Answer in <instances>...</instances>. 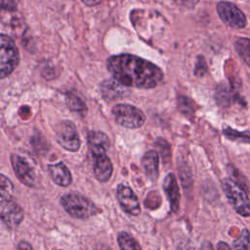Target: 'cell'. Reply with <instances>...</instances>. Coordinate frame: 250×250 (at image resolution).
Returning a JSON list of instances; mask_svg holds the SVG:
<instances>
[{
	"label": "cell",
	"instance_id": "6da1fadb",
	"mask_svg": "<svg viewBox=\"0 0 250 250\" xmlns=\"http://www.w3.org/2000/svg\"><path fill=\"white\" fill-rule=\"evenodd\" d=\"M106 65L114 79L125 87L151 89L163 79V72L157 65L130 54L112 56Z\"/></svg>",
	"mask_w": 250,
	"mask_h": 250
},
{
	"label": "cell",
	"instance_id": "7a4b0ae2",
	"mask_svg": "<svg viewBox=\"0 0 250 250\" xmlns=\"http://www.w3.org/2000/svg\"><path fill=\"white\" fill-rule=\"evenodd\" d=\"M61 204L66 213L75 219H88L100 212L93 201L86 196L75 192L62 195Z\"/></svg>",
	"mask_w": 250,
	"mask_h": 250
},
{
	"label": "cell",
	"instance_id": "3957f363",
	"mask_svg": "<svg viewBox=\"0 0 250 250\" xmlns=\"http://www.w3.org/2000/svg\"><path fill=\"white\" fill-rule=\"evenodd\" d=\"M11 164L16 177L21 183L29 188H35L39 185V173L32 159L18 153H12Z\"/></svg>",
	"mask_w": 250,
	"mask_h": 250
},
{
	"label": "cell",
	"instance_id": "277c9868",
	"mask_svg": "<svg viewBox=\"0 0 250 250\" xmlns=\"http://www.w3.org/2000/svg\"><path fill=\"white\" fill-rule=\"evenodd\" d=\"M223 190L233 207V209L243 217L250 216V199L245 192L244 188H241L234 180L226 178L222 182Z\"/></svg>",
	"mask_w": 250,
	"mask_h": 250
},
{
	"label": "cell",
	"instance_id": "5b68a950",
	"mask_svg": "<svg viewBox=\"0 0 250 250\" xmlns=\"http://www.w3.org/2000/svg\"><path fill=\"white\" fill-rule=\"evenodd\" d=\"M20 52L14 40L7 34L0 35V76H9L18 66Z\"/></svg>",
	"mask_w": 250,
	"mask_h": 250
},
{
	"label": "cell",
	"instance_id": "8992f818",
	"mask_svg": "<svg viewBox=\"0 0 250 250\" xmlns=\"http://www.w3.org/2000/svg\"><path fill=\"white\" fill-rule=\"evenodd\" d=\"M111 112L116 123L128 129L140 128L146 122L145 113L132 104H117L112 107Z\"/></svg>",
	"mask_w": 250,
	"mask_h": 250
},
{
	"label": "cell",
	"instance_id": "52a82bcc",
	"mask_svg": "<svg viewBox=\"0 0 250 250\" xmlns=\"http://www.w3.org/2000/svg\"><path fill=\"white\" fill-rule=\"evenodd\" d=\"M57 142L68 151H77L81 141L76 126L69 120H63L56 127Z\"/></svg>",
	"mask_w": 250,
	"mask_h": 250
},
{
	"label": "cell",
	"instance_id": "ba28073f",
	"mask_svg": "<svg viewBox=\"0 0 250 250\" xmlns=\"http://www.w3.org/2000/svg\"><path fill=\"white\" fill-rule=\"evenodd\" d=\"M217 13L220 19L231 28L241 29L245 27L247 23L243 12L231 2L220 1L217 4Z\"/></svg>",
	"mask_w": 250,
	"mask_h": 250
},
{
	"label": "cell",
	"instance_id": "9c48e42d",
	"mask_svg": "<svg viewBox=\"0 0 250 250\" xmlns=\"http://www.w3.org/2000/svg\"><path fill=\"white\" fill-rule=\"evenodd\" d=\"M0 216L9 229H15L23 220V210L13 198L0 199Z\"/></svg>",
	"mask_w": 250,
	"mask_h": 250
},
{
	"label": "cell",
	"instance_id": "30bf717a",
	"mask_svg": "<svg viewBox=\"0 0 250 250\" xmlns=\"http://www.w3.org/2000/svg\"><path fill=\"white\" fill-rule=\"evenodd\" d=\"M116 196L119 205L124 212L132 216H138L141 214L140 201L129 186L119 184L116 189Z\"/></svg>",
	"mask_w": 250,
	"mask_h": 250
},
{
	"label": "cell",
	"instance_id": "8fae6325",
	"mask_svg": "<svg viewBox=\"0 0 250 250\" xmlns=\"http://www.w3.org/2000/svg\"><path fill=\"white\" fill-rule=\"evenodd\" d=\"M94 164L93 170L96 179L102 183L107 182L113 171L112 163L106 154H100L93 156Z\"/></svg>",
	"mask_w": 250,
	"mask_h": 250
},
{
	"label": "cell",
	"instance_id": "7c38bea8",
	"mask_svg": "<svg viewBox=\"0 0 250 250\" xmlns=\"http://www.w3.org/2000/svg\"><path fill=\"white\" fill-rule=\"evenodd\" d=\"M88 145L92 156L106 154L110 143L106 134L101 131H91L88 134Z\"/></svg>",
	"mask_w": 250,
	"mask_h": 250
},
{
	"label": "cell",
	"instance_id": "4fadbf2b",
	"mask_svg": "<svg viewBox=\"0 0 250 250\" xmlns=\"http://www.w3.org/2000/svg\"><path fill=\"white\" fill-rule=\"evenodd\" d=\"M48 172L53 182L58 186L68 187L72 182L71 173L62 162L48 165Z\"/></svg>",
	"mask_w": 250,
	"mask_h": 250
},
{
	"label": "cell",
	"instance_id": "5bb4252c",
	"mask_svg": "<svg viewBox=\"0 0 250 250\" xmlns=\"http://www.w3.org/2000/svg\"><path fill=\"white\" fill-rule=\"evenodd\" d=\"M163 189L167 195V198L171 205V210L173 212H177L179 209L180 203V190L179 186L174 174L170 173L166 176L163 183Z\"/></svg>",
	"mask_w": 250,
	"mask_h": 250
},
{
	"label": "cell",
	"instance_id": "9a60e30c",
	"mask_svg": "<svg viewBox=\"0 0 250 250\" xmlns=\"http://www.w3.org/2000/svg\"><path fill=\"white\" fill-rule=\"evenodd\" d=\"M159 157L155 150H148L142 158V166L149 179L155 180L158 176Z\"/></svg>",
	"mask_w": 250,
	"mask_h": 250
},
{
	"label": "cell",
	"instance_id": "2e32d148",
	"mask_svg": "<svg viewBox=\"0 0 250 250\" xmlns=\"http://www.w3.org/2000/svg\"><path fill=\"white\" fill-rule=\"evenodd\" d=\"M117 242L120 250H142V247L138 240L125 231H121L118 233Z\"/></svg>",
	"mask_w": 250,
	"mask_h": 250
},
{
	"label": "cell",
	"instance_id": "e0dca14e",
	"mask_svg": "<svg viewBox=\"0 0 250 250\" xmlns=\"http://www.w3.org/2000/svg\"><path fill=\"white\" fill-rule=\"evenodd\" d=\"M234 47L242 61L250 67V38H237L234 42Z\"/></svg>",
	"mask_w": 250,
	"mask_h": 250
},
{
	"label": "cell",
	"instance_id": "ac0fdd59",
	"mask_svg": "<svg viewBox=\"0 0 250 250\" xmlns=\"http://www.w3.org/2000/svg\"><path fill=\"white\" fill-rule=\"evenodd\" d=\"M106 83L103 86V94L104 98H108L109 100H114L123 92V85L119 82L113 81H105Z\"/></svg>",
	"mask_w": 250,
	"mask_h": 250
},
{
	"label": "cell",
	"instance_id": "d6986e66",
	"mask_svg": "<svg viewBox=\"0 0 250 250\" xmlns=\"http://www.w3.org/2000/svg\"><path fill=\"white\" fill-rule=\"evenodd\" d=\"M223 133L228 139H229L231 141L250 144V130L240 132V131H236L232 128H226L223 130Z\"/></svg>",
	"mask_w": 250,
	"mask_h": 250
},
{
	"label": "cell",
	"instance_id": "ffe728a7",
	"mask_svg": "<svg viewBox=\"0 0 250 250\" xmlns=\"http://www.w3.org/2000/svg\"><path fill=\"white\" fill-rule=\"evenodd\" d=\"M14 193V186L10 179L3 174L0 176V199H12Z\"/></svg>",
	"mask_w": 250,
	"mask_h": 250
},
{
	"label": "cell",
	"instance_id": "44dd1931",
	"mask_svg": "<svg viewBox=\"0 0 250 250\" xmlns=\"http://www.w3.org/2000/svg\"><path fill=\"white\" fill-rule=\"evenodd\" d=\"M235 250H250V231L243 229L239 236L233 241Z\"/></svg>",
	"mask_w": 250,
	"mask_h": 250
},
{
	"label": "cell",
	"instance_id": "7402d4cb",
	"mask_svg": "<svg viewBox=\"0 0 250 250\" xmlns=\"http://www.w3.org/2000/svg\"><path fill=\"white\" fill-rule=\"evenodd\" d=\"M66 104H67L69 109H71L73 111L82 112V111L86 110V106H85L83 101L79 97H77L73 94H68L67 95Z\"/></svg>",
	"mask_w": 250,
	"mask_h": 250
},
{
	"label": "cell",
	"instance_id": "603a6c76",
	"mask_svg": "<svg viewBox=\"0 0 250 250\" xmlns=\"http://www.w3.org/2000/svg\"><path fill=\"white\" fill-rule=\"evenodd\" d=\"M18 4H19V0H1L2 11L15 12Z\"/></svg>",
	"mask_w": 250,
	"mask_h": 250
},
{
	"label": "cell",
	"instance_id": "cb8c5ba5",
	"mask_svg": "<svg viewBox=\"0 0 250 250\" xmlns=\"http://www.w3.org/2000/svg\"><path fill=\"white\" fill-rule=\"evenodd\" d=\"M18 250H33L31 245L26 241H20L18 244Z\"/></svg>",
	"mask_w": 250,
	"mask_h": 250
},
{
	"label": "cell",
	"instance_id": "d4e9b609",
	"mask_svg": "<svg viewBox=\"0 0 250 250\" xmlns=\"http://www.w3.org/2000/svg\"><path fill=\"white\" fill-rule=\"evenodd\" d=\"M87 6H96L99 5L103 0H81Z\"/></svg>",
	"mask_w": 250,
	"mask_h": 250
},
{
	"label": "cell",
	"instance_id": "484cf974",
	"mask_svg": "<svg viewBox=\"0 0 250 250\" xmlns=\"http://www.w3.org/2000/svg\"><path fill=\"white\" fill-rule=\"evenodd\" d=\"M217 249L218 250H231L230 247L224 241H220L218 244H217Z\"/></svg>",
	"mask_w": 250,
	"mask_h": 250
}]
</instances>
